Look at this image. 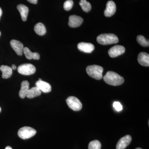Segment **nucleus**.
Instances as JSON below:
<instances>
[{
	"instance_id": "nucleus-1",
	"label": "nucleus",
	"mask_w": 149,
	"mask_h": 149,
	"mask_svg": "<svg viewBox=\"0 0 149 149\" xmlns=\"http://www.w3.org/2000/svg\"><path fill=\"white\" fill-rule=\"evenodd\" d=\"M104 80L109 85L118 86L124 83V79L116 72L109 71L104 77Z\"/></svg>"
},
{
	"instance_id": "nucleus-2",
	"label": "nucleus",
	"mask_w": 149,
	"mask_h": 149,
	"mask_svg": "<svg viewBox=\"0 0 149 149\" xmlns=\"http://www.w3.org/2000/svg\"><path fill=\"white\" fill-rule=\"evenodd\" d=\"M97 42L102 45H109L116 44L118 42V39L113 34H103L99 35L97 38Z\"/></svg>"
},
{
	"instance_id": "nucleus-3",
	"label": "nucleus",
	"mask_w": 149,
	"mask_h": 149,
	"mask_svg": "<svg viewBox=\"0 0 149 149\" xmlns=\"http://www.w3.org/2000/svg\"><path fill=\"white\" fill-rule=\"evenodd\" d=\"M103 68L97 65H89L86 68L87 73L90 77L96 80H101L102 78Z\"/></svg>"
},
{
	"instance_id": "nucleus-4",
	"label": "nucleus",
	"mask_w": 149,
	"mask_h": 149,
	"mask_svg": "<svg viewBox=\"0 0 149 149\" xmlns=\"http://www.w3.org/2000/svg\"><path fill=\"white\" fill-rule=\"evenodd\" d=\"M37 131L34 128L28 126L22 127L19 130L18 135L19 138L22 139H30L35 136Z\"/></svg>"
},
{
	"instance_id": "nucleus-5",
	"label": "nucleus",
	"mask_w": 149,
	"mask_h": 149,
	"mask_svg": "<svg viewBox=\"0 0 149 149\" xmlns=\"http://www.w3.org/2000/svg\"><path fill=\"white\" fill-rule=\"evenodd\" d=\"M17 71L19 73L23 75H31L35 73L36 68L33 65L26 63L19 65L17 68Z\"/></svg>"
},
{
	"instance_id": "nucleus-6",
	"label": "nucleus",
	"mask_w": 149,
	"mask_h": 149,
	"mask_svg": "<svg viewBox=\"0 0 149 149\" xmlns=\"http://www.w3.org/2000/svg\"><path fill=\"white\" fill-rule=\"evenodd\" d=\"M66 102L68 107L74 111H78L82 109V103L76 97H69L66 100Z\"/></svg>"
},
{
	"instance_id": "nucleus-7",
	"label": "nucleus",
	"mask_w": 149,
	"mask_h": 149,
	"mask_svg": "<svg viewBox=\"0 0 149 149\" xmlns=\"http://www.w3.org/2000/svg\"><path fill=\"white\" fill-rule=\"evenodd\" d=\"M125 48L121 45H116L111 48L108 51V54L111 58H115L125 52Z\"/></svg>"
},
{
	"instance_id": "nucleus-8",
	"label": "nucleus",
	"mask_w": 149,
	"mask_h": 149,
	"mask_svg": "<svg viewBox=\"0 0 149 149\" xmlns=\"http://www.w3.org/2000/svg\"><path fill=\"white\" fill-rule=\"evenodd\" d=\"M10 45L17 54L19 56H22L24 49V46L22 43L17 40H13L10 41Z\"/></svg>"
},
{
	"instance_id": "nucleus-9",
	"label": "nucleus",
	"mask_w": 149,
	"mask_h": 149,
	"mask_svg": "<svg viewBox=\"0 0 149 149\" xmlns=\"http://www.w3.org/2000/svg\"><path fill=\"white\" fill-rule=\"evenodd\" d=\"M116 11V5L112 1H109L107 3L106 8L104 12L105 16L111 17L114 15Z\"/></svg>"
},
{
	"instance_id": "nucleus-10",
	"label": "nucleus",
	"mask_w": 149,
	"mask_h": 149,
	"mask_svg": "<svg viewBox=\"0 0 149 149\" xmlns=\"http://www.w3.org/2000/svg\"><path fill=\"white\" fill-rule=\"evenodd\" d=\"M83 21L81 17L76 15H70L69 17L68 25L70 27H77L80 26Z\"/></svg>"
},
{
	"instance_id": "nucleus-11",
	"label": "nucleus",
	"mask_w": 149,
	"mask_h": 149,
	"mask_svg": "<svg viewBox=\"0 0 149 149\" xmlns=\"http://www.w3.org/2000/svg\"><path fill=\"white\" fill-rule=\"evenodd\" d=\"M131 140L132 138L129 135L124 136L118 142L116 149H125L130 144Z\"/></svg>"
},
{
	"instance_id": "nucleus-12",
	"label": "nucleus",
	"mask_w": 149,
	"mask_h": 149,
	"mask_svg": "<svg viewBox=\"0 0 149 149\" xmlns=\"http://www.w3.org/2000/svg\"><path fill=\"white\" fill-rule=\"evenodd\" d=\"M77 48L79 50L86 53H91L95 49L94 45L89 43H79L77 45Z\"/></svg>"
},
{
	"instance_id": "nucleus-13",
	"label": "nucleus",
	"mask_w": 149,
	"mask_h": 149,
	"mask_svg": "<svg viewBox=\"0 0 149 149\" xmlns=\"http://www.w3.org/2000/svg\"><path fill=\"white\" fill-rule=\"evenodd\" d=\"M36 86L39 90L45 93H48L52 91V87L49 83L42 80H38L36 83Z\"/></svg>"
},
{
	"instance_id": "nucleus-14",
	"label": "nucleus",
	"mask_w": 149,
	"mask_h": 149,
	"mask_svg": "<svg viewBox=\"0 0 149 149\" xmlns=\"http://www.w3.org/2000/svg\"><path fill=\"white\" fill-rule=\"evenodd\" d=\"M138 60L141 65L144 66H149V55L147 53L141 52L138 56Z\"/></svg>"
},
{
	"instance_id": "nucleus-15",
	"label": "nucleus",
	"mask_w": 149,
	"mask_h": 149,
	"mask_svg": "<svg viewBox=\"0 0 149 149\" xmlns=\"http://www.w3.org/2000/svg\"><path fill=\"white\" fill-rule=\"evenodd\" d=\"M29 83L27 80H24L21 83V89L19 93V97L22 99H24L26 97V95L29 90Z\"/></svg>"
},
{
	"instance_id": "nucleus-16",
	"label": "nucleus",
	"mask_w": 149,
	"mask_h": 149,
	"mask_svg": "<svg viewBox=\"0 0 149 149\" xmlns=\"http://www.w3.org/2000/svg\"><path fill=\"white\" fill-rule=\"evenodd\" d=\"M17 10L21 15L22 19L23 21H26L29 12V8L26 6L19 4L17 6Z\"/></svg>"
},
{
	"instance_id": "nucleus-17",
	"label": "nucleus",
	"mask_w": 149,
	"mask_h": 149,
	"mask_svg": "<svg viewBox=\"0 0 149 149\" xmlns=\"http://www.w3.org/2000/svg\"><path fill=\"white\" fill-rule=\"evenodd\" d=\"M23 53L24 54L26 58L28 59L31 60L32 59L35 60L40 59V54L37 52H32L29 50V48L26 47L24 48L23 49Z\"/></svg>"
},
{
	"instance_id": "nucleus-18",
	"label": "nucleus",
	"mask_w": 149,
	"mask_h": 149,
	"mask_svg": "<svg viewBox=\"0 0 149 149\" xmlns=\"http://www.w3.org/2000/svg\"><path fill=\"white\" fill-rule=\"evenodd\" d=\"M0 70L2 72V77L4 79H8L11 76L13 69L7 65H1L0 67Z\"/></svg>"
},
{
	"instance_id": "nucleus-19",
	"label": "nucleus",
	"mask_w": 149,
	"mask_h": 149,
	"mask_svg": "<svg viewBox=\"0 0 149 149\" xmlns=\"http://www.w3.org/2000/svg\"><path fill=\"white\" fill-rule=\"evenodd\" d=\"M41 94V91L39 90V88L37 87H35L29 89L26 95V97L29 99H32L40 95Z\"/></svg>"
},
{
	"instance_id": "nucleus-20",
	"label": "nucleus",
	"mask_w": 149,
	"mask_h": 149,
	"mask_svg": "<svg viewBox=\"0 0 149 149\" xmlns=\"http://www.w3.org/2000/svg\"><path fill=\"white\" fill-rule=\"evenodd\" d=\"M34 30L37 35L40 36L45 35L47 32L45 26L41 22H39L35 25Z\"/></svg>"
},
{
	"instance_id": "nucleus-21",
	"label": "nucleus",
	"mask_w": 149,
	"mask_h": 149,
	"mask_svg": "<svg viewBox=\"0 0 149 149\" xmlns=\"http://www.w3.org/2000/svg\"><path fill=\"white\" fill-rule=\"evenodd\" d=\"M79 4L83 10L85 12L90 11L92 8L91 3L87 1L86 0H81L79 3Z\"/></svg>"
},
{
	"instance_id": "nucleus-22",
	"label": "nucleus",
	"mask_w": 149,
	"mask_h": 149,
	"mask_svg": "<svg viewBox=\"0 0 149 149\" xmlns=\"http://www.w3.org/2000/svg\"><path fill=\"white\" fill-rule=\"evenodd\" d=\"M137 41L143 47H148L149 45V40H146L145 37L142 35L137 36Z\"/></svg>"
},
{
	"instance_id": "nucleus-23",
	"label": "nucleus",
	"mask_w": 149,
	"mask_h": 149,
	"mask_svg": "<svg viewBox=\"0 0 149 149\" xmlns=\"http://www.w3.org/2000/svg\"><path fill=\"white\" fill-rule=\"evenodd\" d=\"M101 144L100 141L95 140L90 142L88 146L89 149H101Z\"/></svg>"
},
{
	"instance_id": "nucleus-24",
	"label": "nucleus",
	"mask_w": 149,
	"mask_h": 149,
	"mask_svg": "<svg viewBox=\"0 0 149 149\" xmlns=\"http://www.w3.org/2000/svg\"><path fill=\"white\" fill-rule=\"evenodd\" d=\"M73 1L72 0H67L65 1L63 5V8L65 10L68 11L72 9L73 6Z\"/></svg>"
},
{
	"instance_id": "nucleus-25",
	"label": "nucleus",
	"mask_w": 149,
	"mask_h": 149,
	"mask_svg": "<svg viewBox=\"0 0 149 149\" xmlns=\"http://www.w3.org/2000/svg\"><path fill=\"white\" fill-rule=\"evenodd\" d=\"M113 107L115 109L118 111H120L122 110L123 107L122 105L119 102H115L113 103Z\"/></svg>"
},
{
	"instance_id": "nucleus-26",
	"label": "nucleus",
	"mask_w": 149,
	"mask_h": 149,
	"mask_svg": "<svg viewBox=\"0 0 149 149\" xmlns=\"http://www.w3.org/2000/svg\"><path fill=\"white\" fill-rule=\"evenodd\" d=\"M29 2L31 3L32 4H37L38 0H27Z\"/></svg>"
},
{
	"instance_id": "nucleus-27",
	"label": "nucleus",
	"mask_w": 149,
	"mask_h": 149,
	"mask_svg": "<svg viewBox=\"0 0 149 149\" xmlns=\"http://www.w3.org/2000/svg\"><path fill=\"white\" fill-rule=\"evenodd\" d=\"M11 68L13 70H15L16 69V66L15 65H12Z\"/></svg>"
},
{
	"instance_id": "nucleus-28",
	"label": "nucleus",
	"mask_w": 149,
	"mask_h": 149,
	"mask_svg": "<svg viewBox=\"0 0 149 149\" xmlns=\"http://www.w3.org/2000/svg\"><path fill=\"white\" fill-rule=\"evenodd\" d=\"M2 15V10L1 8H0V19H1Z\"/></svg>"
},
{
	"instance_id": "nucleus-29",
	"label": "nucleus",
	"mask_w": 149,
	"mask_h": 149,
	"mask_svg": "<svg viewBox=\"0 0 149 149\" xmlns=\"http://www.w3.org/2000/svg\"><path fill=\"white\" fill-rule=\"evenodd\" d=\"M5 149H13L11 147L9 146H7L5 148Z\"/></svg>"
},
{
	"instance_id": "nucleus-30",
	"label": "nucleus",
	"mask_w": 149,
	"mask_h": 149,
	"mask_svg": "<svg viewBox=\"0 0 149 149\" xmlns=\"http://www.w3.org/2000/svg\"><path fill=\"white\" fill-rule=\"evenodd\" d=\"M1 111V107H0V112Z\"/></svg>"
},
{
	"instance_id": "nucleus-31",
	"label": "nucleus",
	"mask_w": 149,
	"mask_h": 149,
	"mask_svg": "<svg viewBox=\"0 0 149 149\" xmlns=\"http://www.w3.org/2000/svg\"><path fill=\"white\" fill-rule=\"evenodd\" d=\"M136 149H142L141 148H136Z\"/></svg>"
},
{
	"instance_id": "nucleus-32",
	"label": "nucleus",
	"mask_w": 149,
	"mask_h": 149,
	"mask_svg": "<svg viewBox=\"0 0 149 149\" xmlns=\"http://www.w3.org/2000/svg\"><path fill=\"white\" fill-rule=\"evenodd\" d=\"M39 80H42V79H40V78H39Z\"/></svg>"
},
{
	"instance_id": "nucleus-33",
	"label": "nucleus",
	"mask_w": 149,
	"mask_h": 149,
	"mask_svg": "<svg viewBox=\"0 0 149 149\" xmlns=\"http://www.w3.org/2000/svg\"><path fill=\"white\" fill-rule=\"evenodd\" d=\"M1 32H0V36H1Z\"/></svg>"
}]
</instances>
